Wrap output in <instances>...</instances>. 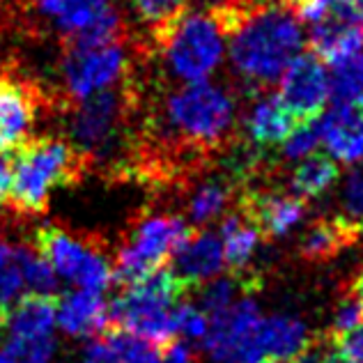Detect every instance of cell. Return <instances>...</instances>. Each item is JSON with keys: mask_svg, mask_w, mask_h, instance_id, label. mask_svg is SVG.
<instances>
[{"mask_svg": "<svg viewBox=\"0 0 363 363\" xmlns=\"http://www.w3.org/2000/svg\"><path fill=\"white\" fill-rule=\"evenodd\" d=\"M329 97L333 104H352L363 97V53L357 51L333 62L329 76Z\"/></svg>", "mask_w": 363, "mask_h": 363, "instance_id": "d4e9b609", "label": "cell"}, {"mask_svg": "<svg viewBox=\"0 0 363 363\" xmlns=\"http://www.w3.org/2000/svg\"><path fill=\"white\" fill-rule=\"evenodd\" d=\"M225 37L209 12L184 14L157 37L145 55H159L164 72L179 85L203 83L223 62Z\"/></svg>", "mask_w": 363, "mask_h": 363, "instance_id": "277c9868", "label": "cell"}, {"mask_svg": "<svg viewBox=\"0 0 363 363\" xmlns=\"http://www.w3.org/2000/svg\"><path fill=\"white\" fill-rule=\"evenodd\" d=\"M262 315L253 299H237L228 308L209 315L203 347L214 363H260L262 350L257 340Z\"/></svg>", "mask_w": 363, "mask_h": 363, "instance_id": "ba28073f", "label": "cell"}, {"mask_svg": "<svg viewBox=\"0 0 363 363\" xmlns=\"http://www.w3.org/2000/svg\"><path fill=\"white\" fill-rule=\"evenodd\" d=\"M12 253H14V248H9L3 240H0V267L12 260Z\"/></svg>", "mask_w": 363, "mask_h": 363, "instance_id": "f35d334b", "label": "cell"}, {"mask_svg": "<svg viewBox=\"0 0 363 363\" xmlns=\"http://www.w3.org/2000/svg\"><path fill=\"white\" fill-rule=\"evenodd\" d=\"M37 116V92L16 76L0 72V152L28 140Z\"/></svg>", "mask_w": 363, "mask_h": 363, "instance_id": "4fadbf2b", "label": "cell"}, {"mask_svg": "<svg viewBox=\"0 0 363 363\" xmlns=\"http://www.w3.org/2000/svg\"><path fill=\"white\" fill-rule=\"evenodd\" d=\"M260 240H262L260 230L248 221L240 209L235 207L233 212H228L221 223V248L228 269L233 274L246 272Z\"/></svg>", "mask_w": 363, "mask_h": 363, "instance_id": "7402d4cb", "label": "cell"}, {"mask_svg": "<svg viewBox=\"0 0 363 363\" xmlns=\"http://www.w3.org/2000/svg\"><path fill=\"white\" fill-rule=\"evenodd\" d=\"M260 363H288V361H279V359H262Z\"/></svg>", "mask_w": 363, "mask_h": 363, "instance_id": "7bdbcfd3", "label": "cell"}, {"mask_svg": "<svg viewBox=\"0 0 363 363\" xmlns=\"http://www.w3.org/2000/svg\"><path fill=\"white\" fill-rule=\"evenodd\" d=\"M58 294L28 292L9 308V342H30L40 338H49L58 313Z\"/></svg>", "mask_w": 363, "mask_h": 363, "instance_id": "e0dca14e", "label": "cell"}, {"mask_svg": "<svg viewBox=\"0 0 363 363\" xmlns=\"http://www.w3.org/2000/svg\"><path fill=\"white\" fill-rule=\"evenodd\" d=\"M311 333L299 318L292 315H272L262 318L257 329V340L264 359L292 361L308 342Z\"/></svg>", "mask_w": 363, "mask_h": 363, "instance_id": "44dd1931", "label": "cell"}, {"mask_svg": "<svg viewBox=\"0 0 363 363\" xmlns=\"http://www.w3.org/2000/svg\"><path fill=\"white\" fill-rule=\"evenodd\" d=\"M363 324V301L350 290V294L340 299V303L333 311V322L331 327L324 331L331 340H336L340 336H345L347 331L357 329Z\"/></svg>", "mask_w": 363, "mask_h": 363, "instance_id": "f1b7e54d", "label": "cell"}, {"mask_svg": "<svg viewBox=\"0 0 363 363\" xmlns=\"http://www.w3.org/2000/svg\"><path fill=\"white\" fill-rule=\"evenodd\" d=\"M311 53H315L322 62H338L347 55L361 51L363 46V9L354 7L347 0H333L327 14L308 37Z\"/></svg>", "mask_w": 363, "mask_h": 363, "instance_id": "8fae6325", "label": "cell"}, {"mask_svg": "<svg viewBox=\"0 0 363 363\" xmlns=\"http://www.w3.org/2000/svg\"><path fill=\"white\" fill-rule=\"evenodd\" d=\"M340 168L338 161L322 155V152H311L299 159V164L294 166L292 175H290V189L294 196L299 198H318L338 182Z\"/></svg>", "mask_w": 363, "mask_h": 363, "instance_id": "cb8c5ba5", "label": "cell"}, {"mask_svg": "<svg viewBox=\"0 0 363 363\" xmlns=\"http://www.w3.org/2000/svg\"><path fill=\"white\" fill-rule=\"evenodd\" d=\"M242 184L230 173L221 177H205L196 182L194 186H186L184 214L191 228H205L214 223L216 218H223L228 209L237 205Z\"/></svg>", "mask_w": 363, "mask_h": 363, "instance_id": "2e32d148", "label": "cell"}, {"mask_svg": "<svg viewBox=\"0 0 363 363\" xmlns=\"http://www.w3.org/2000/svg\"><path fill=\"white\" fill-rule=\"evenodd\" d=\"M0 363H16V361H14V359H12V357H9V354H7V352L3 350V352H0Z\"/></svg>", "mask_w": 363, "mask_h": 363, "instance_id": "ab89813d", "label": "cell"}, {"mask_svg": "<svg viewBox=\"0 0 363 363\" xmlns=\"http://www.w3.org/2000/svg\"><path fill=\"white\" fill-rule=\"evenodd\" d=\"M322 140V129H320V118L297 124L294 131L290 133V138L283 143V157L285 159H301L306 155H311L318 147V143Z\"/></svg>", "mask_w": 363, "mask_h": 363, "instance_id": "f546056e", "label": "cell"}, {"mask_svg": "<svg viewBox=\"0 0 363 363\" xmlns=\"http://www.w3.org/2000/svg\"><path fill=\"white\" fill-rule=\"evenodd\" d=\"M5 322H7V311L0 308V327H5Z\"/></svg>", "mask_w": 363, "mask_h": 363, "instance_id": "60d3db41", "label": "cell"}, {"mask_svg": "<svg viewBox=\"0 0 363 363\" xmlns=\"http://www.w3.org/2000/svg\"><path fill=\"white\" fill-rule=\"evenodd\" d=\"M189 294L186 285L170 269L161 267L124 285L120 297L108 306V327L127 329L159 347H166L177 338L173 306Z\"/></svg>", "mask_w": 363, "mask_h": 363, "instance_id": "3957f363", "label": "cell"}, {"mask_svg": "<svg viewBox=\"0 0 363 363\" xmlns=\"http://www.w3.org/2000/svg\"><path fill=\"white\" fill-rule=\"evenodd\" d=\"M363 235V225L345 214L320 216L299 240V257L306 262H327L354 246Z\"/></svg>", "mask_w": 363, "mask_h": 363, "instance_id": "5bb4252c", "label": "cell"}, {"mask_svg": "<svg viewBox=\"0 0 363 363\" xmlns=\"http://www.w3.org/2000/svg\"><path fill=\"white\" fill-rule=\"evenodd\" d=\"M281 3L294 18H297V21L315 23L327 14V9L333 0H281Z\"/></svg>", "mask_w": 363, "mask_h": 363, "instance_id": "836d02e7", "label": "cell"}, {"mask_svg": "<svg viewBox=\"0 0 363 363\" xmlns=\"http://www.w3.org/2000/svg\"><path fill=\"white\" fill-rule=\"evenodd\" d=\"M189 5L191 0H129L131 14L143 28L138 51L147 53L157 37L164 35L189 12Z\"/></svg>", "mask_w": 363, "mask_h": 363, "instance_id": "603a6c76", "label": "cell"}, {"mask_svg": "<svg viewBox=\"0 0 363 363\" xmlns=\"http://www.w3.org/2000/svg\"><path fill=\"white\" fill-rule=\"evenodd\" d=\"M297 127V122L283 106L281 99L276 97H262L255 101L246 118V133L251 145L257 150H274L283 145L290 138V133Z\"/></svg>", "mask_w": 363, "mask_h": 363, "instance_id": "ffe728a7", "label": "cell"}, {"mask_svg": "<svg viewBox=\"0 0 363 363\" xmlns=\"http://www.w3.org/2000/svg\"><path fill=\"white\" fill-rule=\"evenodd\" d=\"M186 218L177 214H143L131 223L129 235L113 264V281L129 285L166 267L177 246L191 235Z\"/></svg>", "mask_w": 363, "mask_h": 363, "instance_id": "5b68a950", "label": "cell"}, {"mask_svg": "<svg viewBox=\"0 0 363 363\" xmlns=\"http://www.w3.org/2000/svg\"><path fill=\"white\" fill-rule=\"evenodd\" d=\"M173 318H175L177 336L182 333L191 342H203L209 327V318L198 306H194L189 299H182L173 306Z\"/></svg>", "mask_w": 363, "mask_h": 363, "instance_id": "83f0119b", "label": "cell"}, {"mask_svg": "<svg viewBox=\"0 0 363 363\" xmlns=\"http://www.w3.org/2000/svg\"><path fill=\"white\" fill-rule=\"evenodd\" d=\"M237 209L260 230L262 240H276V237H285L294 225L303 221L308 203L294 194L248 184L240 191Z\"/></svg>", "mask_w": 363, "mask_h": 363, "instance_id": "30bf717a", "label": "cell"}, {"mask_svg": "<svg viewBox=\"0 0 363 363\" xmlns=\"http://www.w3.org/2000/svg\"><path fill=\"white\" fill-rule=\"evenodd\" d=\"M55 322L60 324L67 336H97L99 331L108 327V303L104 301L101 292L79 290L65 294L58 301Z\"/></svg>", "mask_w": 363, "mask_h": 363, "instance_id": "ac0fdd59", "label": "cell"}, {"mask_svg": "<svg viewBox=\"0 0 363 363\" xmlns=\"http://www.w3.org/2000/svg\"><path fill=\"white\" fill-rule=\"evenodd\" d=\"M60 74L67 99L76 104L131 76V58L124 49V42L94 46L62 44Z\"/></svg>", "mask_w": 363, "mask_h": 363, "instance_id": "52a82bcc", "label": "cell"}, {"mask_svg": "<svg viewBox=\"0 0 363 363\" xmlns=\"http://www.w3.org/2000/svg\"><path fill=\"white\" fill-rule=\"evenodd\" d=\"M81 363H118V359L108 342L99 338V340H92L90 345L85 347V354H83Z\"/></svg>", "mask_w": 363, "mask_h": 363, "instance_id": "d590c367", "label": "cell"}, {"mask_svg": "<svg viewBox=\"0 0 363 363\" xmlns=\"http://www.w3.org/2000/svg\"><path fill=\"white\" fill-rule=\"evenodd\" d=\"M111 7V0H35V12L62 35V44L76 40Z\"/></svg>", "mask_w": 363, "mask_h": 363, "instance_id": "d6986e66", "label": "cell"}, {"mask_svg": "<svg viewBox=\"0 0 363 363\" xmlns=\"http://www.w3.org/2000/svg\"><path fill=\"white\" fill-rule=\"evenodd\" d=\"M342 207H345V216L363 225V166L352 168V173L345 182Z\"/></svg>", "mask_w": 363, "mask_h": 363, "instance_id": "1f68e13d", "label": "cell"}, {"mask_svg": "<svg viewBox=\"0 0 363 363\" xmlns=\"http://www.w3.org/2000/svg\"><path fill=\"white\" fill-rule=\"evenodd\" d=\"M212 3H223V0H209V5H212Z\"/></svg>", "mask_w": 363, "mask_h": 363, "instance_id": "f6af8a7d", "label": "cell"}, {"mask_svg": "<svg viewBox=\"0 0 363 363\" xmlns=\"http://www.w3.org/2000/svg\"><path fill=\"white\" fill-rule=\"evenodd\" d=\"M276 97L297 124L318 120L329 101V76L324 62L315 53L297 55L281 74Z\"/></svg>", "mask_w": 363, "mask_h": 363, "instance_id": "9c48e42d", "label": "cell"}, {"mask_svg": "<svg viewBox=\"0 0 363 363\" xmlns=\"http://www.w3.org/2000/svg\"><path fill=\"white\" fill-rule=\"evenodd\" d=\"M170 262H173L170 272L186 285L189 292H196L200 285L212 281L223 269L221 240L203 228H194L186 240L177 246Z\"/></svg>", "mask_w": 363, "mask_h": 363, "instance_id": "7c38bea8", "label": "cell"}, {"mask_svg": "<svg viewBox=\"0 0 363 363\" xmlns=\"http://www.w3.org/2000/svg\"><path fill=\"white\" fill-rule=\"evenodd\" d=\"M35 251L51 264L55 276L76 283L81 290L104 292L113 283V264L97 244L79 240L62 228H40L35 235Z\"/></svg>", "mask_w": 363, "mask_h": 363, "instance_id": "8992f818", "label": "cell"}, {"mask_svg": "<svg viewBox=\"0 0 363 363\" xmlns=\"http://www.w3.org/2000/svg\"><path fill=\"white\" fill-rule=\"evenodd\" d=\"M347 3H352V5H354V7L363 9V0H347Z\"/></svg>", "mask_w": 363, "mask_h": 363, "instance_id": "b9f144b4", "label": "cell"}, {"mask_svg": "<svg viewBox=\"0 0 363 363\" xmlns=\"http://www.w3.org/2000/svg\"><path fill=\"white\" fill-rule=\"evenodd\" d=\"M350 290L357 294V297L363 301V264H361V269L357 272V276H354V281H352V285H350Z\"/></svg>", "mask_w": 363, "mask_h": 363, "instance_id": "74e56055", "label": "cell"}, {"mask_svg": "<svg viewBox=\"0 0 363 363\" xmlns=\"http://www.w3.org/2000/svg\"><path fill=\"white\" fill-rule=\"evenodd\" d=\"M9 182H12V155L9 152H0V205L7 200Z\"/></svg>", "mask_w": 363, "mask_h": 363, "instance_id": "8d00e7d4", "label": "cell"}, {"mask_svg": "<svg viewBox=\"0 0 363 363\" xmlns=\"http://www.w3.org/2000/svg\"><path fill=\"white\" fill-rule=\"evenodd\" d=\"M104 340L116 352L118 363H159L161 347L127 329L106 327L104 329Z\"/></svg>", "mask_w": 363, "mask_h": 363, "instance_id": "484cf974", "label": "cell"}, {"mask_svg": "<svg viewBox=\"0 0 363 363\" xmlns=\"http://www.w3.org/2000/svg\"><path fill=\"white\" fill-rule=\"evenodd\" d=\"M207 12L228 40L235 74L251 92L279 81L303 46L301 26L281 0H223Z\"/></svg>", "mask_w": 363, "mask_h": 363, "instance_id": "6da1fadb", "label": "cell"}, {"mask_svg": "<svg viewBox=\"0 0 363 363\" xmlns=\"http://www.w3.org/2000/svg\"><path fill=\"white\" fill-rule=\"evenodd\" d=\"M23 288H26L23 276H21V269H18L14 253H12V260L0 267V308L9 313L14 301L21 297Z\"/></svg>", "mask_w": 363, "mask_h": 363, "instance_id": "4dcf8cb0", "label": "cell"}, {"mask_svg": "<svg viewBox=\"0 0 363 363\" xmlns=\"http://www.w3.org/2000/svg\"><path fill=\"white\" fill-rule=\"evenodd\" d=\"M9 205L23 214H40L49 205L51 191L79 184L90 159L69 140L28 138L12 152Z\"/></svg>", "mask_w": 363, "mask_h": 363, "instance_id": "7a4b0ae2", "label": "cell"}, {"mask_svg": "<svg viewBox=\"0 0 363 363\" xmlns=\"http://www.w3.org/2000/svg\"><path fill=\"white\" fill-rule=\"evenodd\" d=\"M331 342L336 363H363V324Z\"/></svg>", "mask_w": 363, "mask_h": 363, "instance_id": "d6a6232c", "label": "cell"}, {"mask_svg": "<svg viewBox=\"0 0 363 363\" xmlns=\"http://www.w3.org/2000/svg\"><path fill=\"white\" fill-rule=\"evenodd\" d=\"M322 363H336V357H331V359H327V361H322Z\"/></svg>", "mask_w": 363, "mask_h": 363, "instance_id": "ee69618b", "label": "cell"}, {"mask_svg": "<svg viewBox=\"0 0 363 363\" xmlns=\"http://www.w3.org/2000/svg\"><path fill=\"white\" fill-rule=\"evenodd\" d=\"M159 363H196V354L186 342L175 338L173 342H168L166 347H161Z\"/></svg>", "mask_w": 363, "mask_h": 363, "instance_id": "e575fe53", "label": "cell"}, {"mask_svg": "<svg viewBox=\"0 0 363 363\" xmlns=\"http://www.w3.org/2000/svg\"><path fill=\"white\" fill-rule=\"evenodd\" d=\"M14 260L18 264V269H21L23 283L28 290L42 292V294H55V290H58L55 272L35 248H16Z\"/></svg>", "mask_w": 363, "mask_h": 363, "instance_id": "4316f807", "label": "cell"}, {"mask_svg": "<svg viewBox=\"0 0 363 363\" xmlns=\"http://www.w3.org/2000/svg\"><path fill=\"white\" fill-rule=\"evenodd\" d=\"M322 140L333 159L357 164L363 159V101L333 104L327 118L320 120Z\"/></svg>", "mask_w": 363, "mask_h": 363, "instance_id": "9a60e30c", "label": "cell"}]
</instances>
